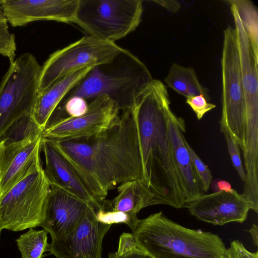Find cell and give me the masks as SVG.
Listing matches in <instances>:
<instances>
[{"label":"cell","instance_id":"cell-23","mask_svg":"<svg viewBox=\"0 0 258 258\" xmlns=\"http://www.w3.org/2000/svg\"><path fill=\"white\" fill-rule=\"evenodd\" d=\"M234 5L250 40L254 53L258 55L257 11L254 4L247 0H230Z\"/></svg>","mask_w":258,"mask_h":258},{"label":"cell","instance_id":"cell-15","mask_svg":"<svg viewBox=\"0 0 258 258\" xmlns=\"http://www.w3.org/2000/svg\"><path fill=\"white\" fill-rule=\"evenodd\" d=\"M89 206L92 207L64 190L51 185L40 226L50 234L51 239L63 237L75 229Z\"/></svg>","mask_w":258,"mask_h":258},{"label":"cell","instance_id":"cell-8","mask_svg":"<svg viewBox=\"0 0 258 258\" xmlns=\"http://www.w3.org/2000/svg\"><path fill=\"white\" fill-rule=\"evenodd\" d=\"M221 58L222 116L220 131L227 130L243 151L244 146L246 103L235 29L224 31Z\"/></svg>","mask_w":258,"mask_h":258},{"label":"cell","instance_id":"cell-6","mask_svg":"<svg viewBox=\"0 0 258 258\" xmlns=\"http://www.w3.org/2000/svg\"><path fill=\"white\" fill-rule=\"evenodd\" d=\"M142 0H79L74 23L89 36L114 42L141 23Z\"/></svg>","mask_w":258,"mask_h":258},{"label":"cell","instance_id":"cell-29","mask_svg":"<svg viewBox=\"0 0 258 258\" xmlns=\"http://www.w3.org/2000/svg\"><path fill=\"white\" fill-rule=\"evenodd\" d=\"M227 250L228 258H258L257 251L255 252L248 251L238 240L231 241L230 246Z\"/></svg>","mask_w":258,"mask_h":258},{"label":"cell","instance_id":"cell-31","mask_svg":"<svg viewBox=\"0 0 258 258\" xmlns=\"http://www.w3.org/2000/svg\"><path fill=\"white\" fill-rule=\"evenodd\" d=\"M108 258H153L139 246L133 251L128 253L118 255L115 252L110 253Z\"/></svg>","mask_w":258,"mask_h":258},{"label":"cell","instance_id":"cell-32","mask_svg":"<svg viewBox=\"0 0 258 258\" xmlns=\"http://www.w3.org/2000/svg\"><path fill=\"white\" fill-rule=\"evenodd\" d=\"M210 188L212 193L221 191H230L233 189L229 182L220 178L212 180L210 184Z\"/></svg>","mask_w":258,"mask_h":258},{"label":"cell","instance_id":"cell-18","mask_svg":"<svg viewBox=\"0 0 258 258\" xmlns=\"http://www.w3.org/2000/svg\"><path fill=\"white\" fill-rule=\"evenodd\" d=\"M185 125L183 119L172 113L169 133L176 169L181 184L186 204L202 195L201 181L184 142Z\"/></svg>","mask_w":258,"mask_h":258},{"label":"cell","instance_id":"cell-35","mask_svg":"<svg viewBox=\"0 0 258 258\" xmlns=\"http://www.w3.org/2000/svg\"><path fill=\"white\" fill-rule=\"evenodd\" d=\"M1 232H2V230L0 229V237H1Z\"/></svg>","mask_w":258,"mask_h":258},{"label":"cell","instance_id":"cell-26","mask_svg":"<svg viewBox=\"0 0 258 258\" xmlns=\"http://www.w3.org/2000/svg\"><path fill=\"white\" fill-rule=\"evenodd\" d=\"M185 145L188 151L191 160L201 181L203 192H207L210 188V184L212 180L210 170L202 161L194 149L184 138Z\"/></svg>","mask_w":258,"mask_h":258},{"label":"cell","instance_id":"cell-19","mask_svg":"<svg viewBox=\"0 0 258 258\" xmlns=\"http://www.w3.org/2000/svg\"><path fill=\"white\" fill-rule=\"evenodd\" d=\"M93 67L76 70L59 79L39 94L31 117L41 132L61 100Z\"/></svg>","mask_w":258,"mask_h":258},{"label":"cell","instance_id":"cell-24","mask_svg":"<svg viewBox=\"0 0 258 258\" xmlns=\"http://www.w3.org/2000/svg\"><path fill=\"white\" fill-rule=\"evenodd\" d=\"M95 213L96 219L99 222L110 225L114 223H124L127 225L132 231L136 228L140 221L137 215L113 211L102 206H100Z\"/></svg>","mask_w":258,"mask_h":258},{"label":"cell","instance_id":"cell-27","mask_svg":"<svg viewBox=\"0 0 258 258\" xmlns=\"http://www.w3.org/2000/svg\"><path fill=\"white\" fill-rule=\"evenodd\" d=\"M222 133H223L226 139L228 152L231 157L233 166L241 180L245 182L246 174L240 158L239 147L227 130H223Z\"/></svg>","mask_w":258,"mask_h":258},{"label":"cell","instance_id":"cell-2","mask_svg":"<svg viewBox=\"0 0 258 258\" xmlns=\"http://www.w3.org/2000/svg\"><path fill=\"white\" fill-rule=\"evenodd\" d=\"M170 105L166 87L153 79L137 96L133 108L138 124L142 184L152 194L154 205L181 208L186 202L171 144Z\"/></svg>","mask_w":258,"mask_h":258},{"label":"cell","instance_id":"cell-10","mask_svg":"<svg viewBox=\"0 0 258 258\" xmlns=\"http://www.w3.org/2000/svg\"><path fill=\"white\" fill-rule=\"evenodd\" d=\"M119 112L115 101L107 95H101L89 104L85 114L77 117L66 116L51 122L41 132V136L53 141L89 138L115 123Z\"/></svg>","mask_w":258,"mask_h":258},{"label":"cell","instance_id":"cell-14","mask_svg":"<svg viewBox=\"0 0 258 258\" xmlns=\"http://www.w3.org/2000/svg\"><path fill=\"white\" fill-rule=\"evenodd\" d=\"M185 207L198 220L220 226L233 222L242 223L250 209L243 195L234 189L202 195L187 203Z\"/></svg>","mask_w":258,"mask_h":258},{"label":"cell","instance_id":"cell-28","mask_svg":"<svg viewBox=\"0 0 258 258\" xmlns=\"http://www.w3.org/2000/svg\"><path fill=\"white\" fill-rule=\"evenodd\" d=\"M186 103L192 109L199 120L209 111L216 107L215 104L207 102L204 95L192 96L186 98Z\"/></svg>","mask_w":258,"mask_h":258},{"label":"cell","instance_id":"cell-5","mask_svg":"<svg viewBox=\"0 0 258 258\" xmlns=\"http://www.w3.org/2000/svg\"><path fill=\"white\" fill-rule=\"evenodd\" d=\"M41 71L29 52L10 63L0 84V141L15 123L31 115L39 95Z\"/></svg>","mask_w":258,"mask_h":258},{"label":"cell","instance_id":"cell-9","mask_svg":"<svg viewBox=\"0 0 258 258\" xmlns=\"http://www.w3.org/2000/svg\"><path fill=\"white\" fill-rule=\"evenodd\" d=\"M122 49L114 42L88 36L54 51L41 66L39 94L76 70L110 62Z\"/></svg>","mask_w":258,"mask_h":258},{"label":"cell","instance_id":"cell-3","mask_svg":"<svg viewBox=\"0 0 258 258\" xmlns=\"http://www.w3.org/2000/svg\"><path fill=\"white\" fill-rule=\"evenodd\" d=\"M140 247L153 258H227L217 234L184 227L162 212L140 219L132 231Z\"/></svg>","mask_w":258,"mask_h":258},{"label":"cell","instance_id":"cell-17","mask_svg":"<svg viewBox=\"0 0 258 258\" xmlns=\"http://www.w3.org/2000/svg\"><path fill=\"white\" fill-rule=\"evenodd\" d=\"M45 175L51 185L61 188L91 205L96 211L99 204L90 195L78 175L52 142L42 137Z\"/></svg>","mask_w":258,"mask_h":258},{"label":"cell","instance_id":"cell-22","mask_svg":"<svg viewBox=\"0 0 258 258\" xmlns=\"http://www.w3.org/2000/svg\"><path fill=\"white\" fill-rule=\"evenodd\" d=\"M47 231L33 228L21 235L16 240L21 258H41L48 250Z\"/></svg>","mask_w":258,"mask_h":258},{"label":"cell","instance_id":"cell-25","mask_svg":"<svg viewBox=\"0 0 258 258\" xmlns=\"http://www.w3.org/2000/svg\"><path fill=\"white\" fill-rule=\"evenodd\" d=\"M16 50L15 35L9 30L7 19L0 6V55L7 57L11 63L15 60Z\"/></svg>","mask_w":258,"mask_h":258},{"label":"cell","instance_id":"cell-7","mask_svg":"<svg viewBox=\"0 0 258 258\" xmlns=\"http://www.w3.org/2000/svg\"><path fill=\"white\" fill-rule=\"evenodd\" d=\"M50 185L42 166L0 199V229L20 231L42 224Z\"/></svg>","mask_w":258,"mask_h":258},{"label":"cell","instance_id":"cell-4","mask_svg":"<svg viewBox=\"0 0 258 258\" xmlns=\"http://www.w3.org/2000/svg\"><path fill=\"white\" fill-rule=\"evenodd\" d=\"M153 80L146 66L123 48L110 62L94 67L61 100L79 96L85 99L105 95L121 110L133 105L137 96Z\"/></svg>","mask_w":258,"mask_h":258},{"label":"cell","instance_id":"cell-1","mask_svg":"<svg viewBox=\"0 0 258 258\" xmlns=\"http://www.w3.org/2000/svg\"><path fill=\"white\" fill-rule=\"evenodd\" d=\"M50 141L99 205L117 184L133 180L142 183L133 105L121 110L116 123L100 134L87 139Z\"/></svg>","mask_w":258,"mask_h":258},{"label":"cell","instance_id":"cell-30","mask_svg":"<svg viewBox=\"0 0 258 258\" xmlns=\"http://www.w3.org/2000/svg\"><path fill=\"white\" fill-rule=\"evenodd\" d=\"M139 246L132 233H123L119 237L118 249L115 253L118 255L133 251Z\"/></svg>","mask_w":258,"mask_h":258},{"label":"cell","instance_id":"cell-33","mask_svg":"<svg viewBox=\"0 0 258 258\" xmlns=\"http://www.w3.org/2000/svg\"><path fill=\"white\" fill-rule=\"evenodd\" d=\"M158 5L165 8L168 11L172 12H177L180 8L179 4L175 1H153Z\"/></svg>","mask_w":258,"mask_h":258},{"label":"cell","instance_id":"cell-12","mask_svg":"<svg viewBox=\"0 0 258 258\" xmlns=\"http://www.w3.org/2000/svg\"><path fill=\"white\" fill-rule=\"evenodd\" d=\"M111 226L99 222L94 209L89 206L73 231L51 239L48 251L56 258H102L103 239Z\"/></svg>","mask_w":258,"mask_h":258},{"label":"cell","instance_id":"cell-34","mask_svg":"<svg viewBox=\"0 0 258 258\" xmlns=\"http://www.w3.org/2000/svg\"><path fill=\"white\" fill-rule=\"evenodd\" d=\"M248 231L251 235L252 241L254 244L256 246L257 245L258 243V228L257 226L255 224H253L251 227Z\"/></svg>","mask_w":258,"mask_h":258},{"label":"cell","instance_id":"cell-36","mask_svg":"<svg viewBox=\"0 0 258 258\" xmlns=\"http://www.w3.org/2000/svg\"><path fill=\"white\" fill-rule=\"evenodd\" d=\"M227 258H228V257Z\"/></svg>","mask_w":258,"mask_h":258},{"label":"cell","instance_id":"cell-20","mask_svg":"<svg viewBox=\"0 0 258 258\" xmlns=\"http://www.w3.org/2000/svg\"><path fill=\"white\" fill-rule=\"evenodd\" d=\"M117 189V196L112 200H104L101 203V206L137 215L141 209L154 205L152 194L138 180L123 182Z\"/></svg>","mask_w":258,"mask_h":258},{"label":"cell","instance_id":"cell-16","mask_svg":"<svg viewBox=\"0 0 258 258\" xmlns=\"http://www.w3.org/2000/svg\"><path fill=\"white\" fill-rule=\"evenodd\" d=\"M235 23L242 82L246 103L245 128L258 126V55L253 49L239 15L231 3Z\"/></svg>","mask_w":258,"mask_h":258},{"label":"cell","instance_id":"cell-13","mask_svg":"<svg viewBox=\"0 0 258 258\" xmlns=\"http://www.w3.org/2000/svg\"><path fill=\"white\" fill-rule=\"evenodd\" d=\"M79 3V0H0L13 27L40 20L74 23Z\"/></svg>","mask_w":258,"mask_h":258},{"label":"cell","instance_id":"cell-11","mask_svg":"<svg viewBox=\"0 0 258 258\" xmlns=\"http://www.w3.org/2000/svg\"><path fill=\"white\" fill-rule=\"evenodd\" d=\"M41 140V132H36L20 140L0 141V199L42 166Z\"/></svg>","mask_w":258,"mask_h":258},{"label":"cell","instance_id":"cell-21","mask_svg":"<svg viewBox=\"0 0 258 258\" xmlns=\"http://www.w3.org/2000/svg\"><path fill=\"white\" fill-rule=\"evenodd\" d=\"M164 81L169 87L186 98L206 93V89L200 84L191 67L173 63Z\"/></svg>","mask_w":258,"mask_h":258}]
</instances>
